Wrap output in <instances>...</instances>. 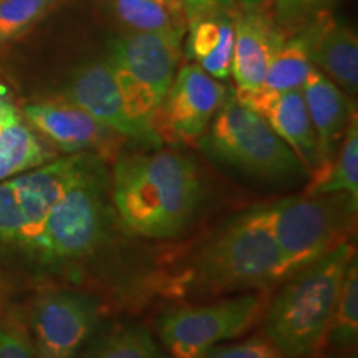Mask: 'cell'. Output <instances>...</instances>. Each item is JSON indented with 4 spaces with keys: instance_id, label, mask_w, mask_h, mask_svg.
<instances>
[{
    "instance_id": "23",
    "label": "cell",
    "mask_w": 358,
    "mask_h": 358,
    "mask_svg": "<svg viewBox=\"0 0 358 358\" xmlns=\"http://www.w3.org/2000/svg\"><path fill=\"white\" fill-rule=\"evenodd\" d=\"M358 340V264L357 254L348 264L343 275L342 289L337 306H335L332 322H330L327 342L338 350L352 352Z\"/></svg>"
},
{
    "instance_id": "15",
    "label": "cell",
    "mask_w": 358,
    "mask_h": 358,
    "mask_svg": "<svg viewBox=\"0 0 358 358\" xmlns=\"http://www.w3.org/2000/svg\"><path fill=\"white\" fill-rule=\"evenodd\" d=\"M312 65L348 96L358 92V38L355 30L332 15H324L306 29Z\"/></svg>"
},
{
    "instance_id": "24",
    "label": "cell",
    "mask_w": 358,
    "mask_h": 358,
    "mask_svg": "<svg viewBox=\"0 0 358 358\" xmlns=\"http://www.w3.org/2000/svg\"><path fill=\"white\" fill-rule=\"evenodd\" d=\"M64 0H2L0 2V52L15 43Z\"/></svg>"
},
{
    "instance_id": "7",
    "label": "cell",
    "mask_w": 358,
    "mask_h": 358,
    "mask_svg": "<svg viewBox=\"0 0 358 358\" xmlns=\"http://www.w3.org/2000/svg\"><path fill=\"white\" fill-rule=\"evenodd\" d=\"M185 38L128 30L111 40L108 65L131 122L159 145L153 129L156 110L171 87L182 57Z\"/></svg>"
},
{
    "instance_id": "27",
    "label": "cell",
    "mask_w": 358,
    "mask_h": 358,
    "mask_svg": "<svg viewBox=\"0 0 358 358\" xmlns=\"http://www.w3.org/2000/svg\"><path fill=\"white\" fill-rule=\"evenodd\" d=\"M25 221L22 216L19 199L10 179L0 182V241L2 243H22Z\"/></svg>"
},
{
    "instance_id": "18",
    "label": "cell",
    "mask_w": 358,
    "mask_h": 358,
    "mask_svg": "<svg viewBox=\"0 0 358 358\" xmlns=\"http://www.w3.org/2000/svg\"><path fill=\"white\" fill-rule=\"evenodd\" d=\"M77 358H171L156 335L138 322L101 324Z\"/></svg>"
},
{
    "instance_id": "20",
    "label": "cell",
    "mask_w": 358,
    "mask_h": 358,
    "mask_svg": "<svg viewBox=\"0 0 358 358\" xmlns=\"http://www.w3.org/2000/svg\"><path fill=\"white\" fill-rule=\"evenodd\" d=\"M116 15L134 32L168 34L185 38L187 15L179 0H111Z\"/></svg>"
},
{
    "instance_id": "8",
    "label": "cell",
    "mask_w": 358,
    "mask_h": 358,
    "mask_svg": "<svg viewBox=\"0 0 358 358\" xmlns=\"http://www.w3.org/2000/svg\"><path fill=\"white\" fill-rule=\"evenodd\" d=\"M264 308L266 299L261 290L178 306L156 319V337L171 358H201L219 343L248 334L262 319Z\"/></svg>"
},
{
    "instance_id": "4",
    "label": "cell",
    "mask_w": 358,
    "mask_h": 358,
    "mask_svg": "<svg viewBox=\"0 0 358 358\" xmlns=\"http://www.w3.org/2000/svg\"><path fill=\"white\" fill-rule=\"evenodd\" d=\"M116 226L110 173L100 159L65 191L24 248L50 266L87 262L106 248Z\"/></svg>"
},
{
    "instance_id": "14",
    "label": "cell",
    "mask_w": 358,
    "mask_h": 358,
    "mask_svg": "<svg viewBox=\"0 0 358 358\" xmlns=\"http://www.w3.org/2000/svg\"><path fill=\"white\" fill-rule=\"evenodd\" d=\"M62 96L128 140L153 145L128 116L122 93L106 60L92 62L75 71Z\"/></svg>"
},
{
    "instance_id": "22",
    "label": "cell",
    "mask_w": 358,
    "mask_h": 358,
    "mask_svg": "<svg viewBox=\"0 0 358 358\" xmlns=\"http://www.w3.org/2000/svg\"><path fill=\"white\" fill-rule=\"evenodd\" d=\"M312 69L307 37L302 30H299L292 35H287L284 45L272 58L261 88L267 92L302 90Z\"/></svg>"
},
{
    "instance_id": "9",
    "label": "cell",
    "mask_w": 358,
    "mask_h": 358,
    "mask_svg": "<svg viewBox=\"0 0 358 358\" xmlns=\"http://www.w3.org/2000/svg\"><path fill=\"white\" fill-rule=\"evenodd\" d=\"M103 320L101 302L66 289L43 290L35 299L30 320L35 358H77Z\"/></svg>"
},
{
    "instance_id": "2",
    "label": "cell",
    "mask_w": 358,
    "mask_h": 358,
    "mask_svg": "<svg viewBox=\"0 0 358 358\" xmlns=\"http://www.w3.org/2000/svg\"><path fill=\"white\" fill-rule=\"evenodd\" d=\"M285 280L280 252L262 216L252 206L224 221L169 279L166 292L176 299L216 297L271 289Z\"/></svg>"
},
{
    "instance_id": "6",
    "label": "cell",
    "mask_w": 358,
    "mask_h": 358,
    "mask_svg": "<svg viewBox=\"0 0 358 358\" xmlns=\"http://www.w3.org/2000/svg\"><path fill=\"white\" fill-rule=\"evenodd\" d=\"M259 206L280 252L287 279L350 241L358 199L347 192L299 194Z\"/></svg>"
},
{
    "instance_id": "31",
    "label": "cell",
    "mask_w": 358,
    "mask_h": 358,
    "mask_svg": "<svg viewBox=\"0 0 358 358\" xmlns=\"http://www.w3.org/2000/svg\"><path fill=\"white\" fill-rule=\"evenodd\" d=\"M243 2V6H248V7H262L261 0H241Z\"/></svg>"
},
{
    "instance_id": "13",
    "label": "cell",
    "mask_w": 358,
    "mask_h": 358,
    "mask_svg": "<svg viewBox=\"0 0 358 358\" xmlns=\"http://www.w3.org/2000/svg\"><path fill=\"white\" fill-rule=\"evenodd\" d=\"M231 12L234 24L231 75L237 92H250L262 87L268 65L284 45L287 34L264 7L243 6Z\"/></svg>"
},
{
    "instance_id": "33",
    "label": "cell",
    "mask_w": 358,
    "mask_h": 358,
    "mask_svg": "<svg viewBox=\"0 0 358 358\" xmlns=\"http://www.w3.org/2000/svg\"><path fill=\"white\" fill-rule=\"evenodd\" d=\"M340 358H357V355H355V353L348 352V353H347V355H343V357H340Z\"/></svg>"
},
{
    "instance_id": "35",
    "label": "cell",
    "mask_w": 358,
    "mask_h": 358,
    "mask_svg": "<svg viewBox=\"0 0 358 358\" xmlns=\"http://www.w3.org/2000/svg\"><path fill=\"white\" fill-rule=\"evenodd\" d=\"M0 2H2V0H0Z\"/></svg>"
},
{
    "instance_id": "34",
    "label": "cell",
    "mask_w": 358,
    "mask_h": 358,
    "mask_svg": "<svg viewBox=\"0 0 358 358\" xmlns=\"http://www.w3.org/2000/svg\"><path fill=\"white\" fill-rule=\"evenodd\" d=\"M267 2V0H261V3H262V6H264V3H266Z\"/></svg>"
},
{
    "instance_id": "26",
    "label": "cell",
    "mask_w": 358,
    "mask_h": 358,
    "mask_svg": "<svg viewBox=\"0 0 358 358\" xmlns=\"http://www.w3.org/2000/svg\"><path fill=\"white\" fill-rule=\"evenodd\" d=\"M201 358H287L264 334L239 342H224L213 347Z\"/></svg>"
},
{
    "instance_id": "17",
    "label": "cell",
    "mask_w": 358,
    "mask_h": 358,
    "mask_svg": "<svg viewBox=\"0 0 358 358\" xmlns=\"http://www.w3.org/2000/svg\"><path fill=\"white\" fill-rule=\"evenodd\" d=\"M186 55L216 80H227L234 58V24L227 8L187 22Z\"/></svg>"
},
{
    "instance_id": "21",
    "label": "cell",
    "mask_w": 358,
    "mask_h": 358,
    "mask_svg": "<svg viewBox=\"0 0 358 358\" xmlns=\"http://www.w3.org/2000/svg\"><path fill=\"white\" fill-rule=\"evenodd\" d=\"M347 192L358 199V122L353 116L334 159L310 178L303 191L308 196Z\"/></svg>"
},
{
    "instance_id": "29",
    "label": "cell",
    "mask_w": 358,
    "mask_h": 358,
    "mask_svg": "<svg viewBox=\"0 0 358 358\" xmlns=\"http://www.w3.org/2000/svg\"><path fill=\"white\" fill-rule=\"evenodd\" d=\"M185 7L187 22L192 19H198V17L209 15V13H216L219 10H224L221 0H179Z\"/></svg>"
},
{
    "instance_id": "32",
    "label": "cell",
    "mask_w": 358,
    "mask_h": 358,
    "mask_svg": "<svg viewBox=\"0 0 358 358\" xmlns=\"http://www.w3.org/2000/svg\"><path fill=\"white\" fill-rule=\"evenodd\" d=\"M221 3L227 8V10H232V8L236 7V0H221Z\"/></svg>"
},
{
    "instance_id": "5",
    "label": "cell",
    "mask_w": 358,
    "mask_h": 358,
    "mask_svg": "<svg viewBox=\"0 0 358 358\" xmlns=\"http://www.w3.org/2000/svg\"><path fill=\"white\" fill-rule=\"evenodd\" d=\"M213 161L243 176L271 185H294L308 179L307 169L268 123L227 95L199 140Z\"/></svg>"
},
{
    "instance_id": "25",
    "label": "cell",
    "mask_w": 358,
    "mask_h": 358,
    "mask_svg": "<svg viewBox=\"0 0 358 358\" xmlns=\"http://www.w3.org/2000/svg\"><path fill=\"white\" fill-rule=\"evenodd\" d=\"M338 0H272L274 20L287 35L306 29L320 17L329 15Z\"/></svg>"
},
{
    "instance_id": "3",
    "label": "cell",
    "mask_w": 358,
    "mask_h": 358,
    "mask_svg": "<svg viewBox=\"0 0 358 358\" xmlns=\"http://www.w3.org/2000/svg\"><path fill=\"white\" fill-rule=\"evenodd\" d=\"M345 241L282 280L262 313V334L287 358H310L327 342L343 275L355 256Z\"/></svg>"
},
{
    "instance_id": "12",
    "label": "cell",
    "mask_w": 358,
    "mask_h": 358,
    "mask_svg": "<svg viewBox=\"0 0 358 358\" xmlns=\"http://www.w3.org/2000/svg\"><path fill=\"white\" fill-rule=\"evenodd\" d=\"M234 95L243 105L249 106L266 120L277 136L285 141V145L301 159L308 176L312 178L322 168L319 140L312 127L301 90H290V92H267L262 88L250 90V92L236 90Z\"/></svg>"
},
{
    "instance_id": "19",
    "label": "cell",
    "mask_w": 358,
    "mask_h": 358,
    "mask_svg": "<svg viewBox=\"0 0 358 358\" xmlns=\"http://www.w3.org/2000/svg\"><path fill=\"white\" fill-rule=\"evenodd\" d=\"M57 153L24 116L0 133V182L55 159Z\"/></svg>"
},
{
    "instance_id": "28",
    "label": "cell",
    "mask_w": 358,
    "mask_h": 358,
    "mask_svg": "<svg viewBox=\"0 0 358 358\" xmlns=\"http://www.w3.org/2000/svg\"><path fill=\"white\" fill-rule=\"evenodd\" d=\"M0 358H35L30 330L19 322L0 325Z\"/></svg>"
},
{
    "instance_id": "30",
    "label": "cell",
    "mask_w": 358,
    "mask_h": 358,
    "mask_svg": "<svg viewBox=\"0 0 358 358\" xmlns=\"http://www.w3.org/2000/svg\"><path fill=\"white\" fill-rule=\"evenodd\" d=\"M19 118H22V113L13 103L10 92L3 85H0V133Z\"/></svg>"
},
{
    "instance_id": "11",
    "label": "cell",
    "mask_w": 358,
    "mask_h": 358,
    "mask_svg": "<svg viewBox=\"0 0 358 358\" xmlns=\"http://www.w3.org/2000/svg\"><path fill=\"white\" fill-rule=\"evenodd\" d=\"M20 113L48 145L66 155L95 153L105 161H115L128 140L64 96L29 103Z\"/></svg>"
},
{
    "instance_id": "16",
    "label": "cell",
    "mask_w": 358,
    "mask_h": 358,
    "mask_svg": "<svg viewBox=\"0 0 358 358\" xmlns=\"http://www.w3.org/2000/svg\"><path fill=\"white\" fill-rule=\"evenodd\" d=\"M301 92L319 140L322 168H325L342 145L343 134L357 115L355 106L352 105V96H348L315 66L308 73Z\"/></svg>"
},
{
    "instance_id": "1",
    "label": "cell",
    "mask_w": 358,
    "mask_h": 358,
    "mask_svg": "<svg viewBox=\"0 0 358 358\" xmlns=\"http://www.w3.org/2000/svg\"><path fill=\"white\" fill-rule=\"evenodd\" d=\"M110 192L124 232L148 241H169L196 221L208 189L191 155L153 150L118 156L110 173Z\"/></svg>"
},
{
    "instance_id": "10",
    "label": "cell",
    "mask_w": 358,
    "mask_h": 358,
    "mask_svg": "<svg viewBox=\"0 0 358 358\" xmlns=\"http://www.w3.org/2000/svg\"><path fill=\"white\" fill-rule=\"evenodd\" d=\"M227 95L221 80L213 78L199 65H182L155 113L156 136L159 141L199 143Z\"/></svg>"
}]
</instances>
